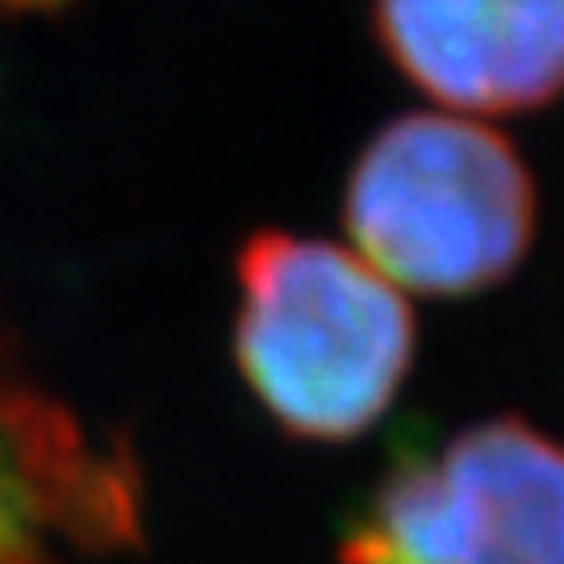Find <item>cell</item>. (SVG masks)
Listing matches in <instances>:
<instances>
[{
	"instance_id": "6da1fadb",
	"label": "cell",
	"mask_w": 564,
	"mask_h": 564,
	"mask_svg": "<svg viewBox=\"0 0 564 564\" xmlns=\"http://www.w3.org/2000/svg\"><path fill=\"white\" fill-rule=\"evenodd\" d=\"M235 281V364L284 435L351 444L389 419L419 356L402 289L347 242L272 226L239 247Z\"/></svg>"
},
{
	"instance_id": "7a4b0ae2",
	"label": "cell",
	"mask_w": 564,
	"mask_h": 564,
	"mask_svg": "<svg viewBox=\"0 0 564 564\" xmlns=\"http://www.w3.org/2000/svg\"><path fill=\"white\" fill-rule=\"evenodd\" d=\"M343 242L405 297L460 302L506 284L540 235V184L494 121L410 109L343 176Z\"/></svg>"
},
{
	"instance_id": "3957f363",
	"label": "cell",
	"mask_w": 564,
	"mask_h": 564,
	"mask_svg": "<svg viewBox=\"0 0 564 564\" xmlns=\"http://www.w3.org/2000/svg\"><path fill=\"white\" fill-rule=\"evenodd\" d=\"M339 564H564V440L494 414L402 452L347 514Z\"/></svg>"
},
{
	"instance_id": "277c9868",
	"label": "cell",
	"mask_w": 564,
	"mask_h": 564,
	"mask_svg": "<svg viewBox=\"0 0 564 564\" xmlns=\"http://www.w3.org/2000/svg\"><path fill=\"white\" fill-rule=\"evenodd\" d=\"M368 30L447 113L498 121L564 97V0H368Z\"/></svg>"
},
{
	"instance_id": "5b68a950",
	"label": "cell",
	"mask_w": 564,
	"mask_h": 564,
	"mask_svg": "<svg viewBox=\"0 0 564 564\" xmlns=\"http://www.w3.org/2000/svg\"><path fill=\"white\" fill-rule=\"evenodd\" d=\"M88 502L126 514V485L101 481L72 426L34 398L0 389V564L55 561L63 514Z\"/></svg>"
},
{
	"instance_id": "8992f818",
	"label": "cell",
	"mask_w": 564,
	"mask_h": 564,
	"mask_svg": "<svg viewBox=\"0 0 564 564\" xmlns=\"http://www.w3.org/2000/svg\"><path fill=\"white\" fill-rule=\"evenodd\" d=\"M0 4H55V0H0Z\"/></svg>"
}]
</instances>
